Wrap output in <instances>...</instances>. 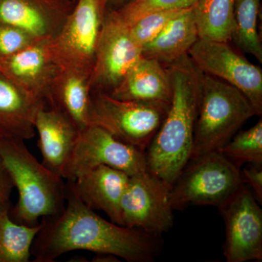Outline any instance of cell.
Here are the masks:
<instances>
[{"label":"cell","instance_id":"cell-1","mask_svg":"<svg viewBox=\"0 0 262 262\" xmlns=\"http://www.w3.org/2000/svg\"><path fill=\"white\" fill-rule=\"evenodd\" d=\"M42 228L33 243L31 254L36 262H53L70 251H89L114 255L128 262H151L160 253V236L105 220L84 204L66 184L64 210L41 220Z\"/></svg>","mask_w":262,"mask_h":262},{"label":"cell","instance_id":"cell-2","mask_svg":"<svg viewBox=\"0 0 262 262\" xmlns=\"http://www.w3.org/2000/svg\"><path fill=\"white\" fill-rule=\"evenodd\" d=\"M172 87L166 116L146 151L147 171L171 187L190 159L203 72L189 55L165 65Z\"/></svg>","mask_w":262,"mask_h":262},{"label":"cell","instance_id":"cell-3","mask_svg":"<svg viewBox=\"0 0 262 262\" xmlns=\"http://www.w3.org/2000/svg\"><path fill=\"white\" fill-rule=\"evenodd\" d=\"M0 158L18 192L16 204L9 210L15 222L35 226L39 219L56 216L64 210L63 179L38 161L24 140L0 138Z\"/></svg>","mask_w":262,"mask_h":262},{"label":"cell","instance_id":"cell-4","mask_svg":"<svg viewBox=\"0 0 262 262\" xmlns=\"http://www.w3.org/2000/svg\"><path fill=\"white\" fill-rule=\"evenodd\" d=\"M254 115L252 105L241 91L217 77L203 73L201 100L190 159L219 151Z\"/></svg>","mask_w":262,"mask_h":262},{"label":"cell","instance_id":"cell-5","mask_svg":"<svg viewBox=\"0 0 262 262\" xmlns=\"http://www.w3.org/2000/svg\"><path fill=\"white\" fill-rule=\"evenodd\" d=\"M241 168L219 151L189 159L170 187L173 210L220 207L244 185Z\"/></svg>","mask_w":262,"mask_h":262},{"label":"cell","instance_id":"cell-6","mask_svg":"<svg viewBox=\"0 0 262 262\" xmlns=\"http://www.w3.org/2000/svg\"><path fill=\"white\" fill-rule=\"evenodd\" d=\"M91 125L103 127L145 152L170 106V103L122 101L100 91H91Z\"/></svg>","mask_w":262,"mask_h":262},{"label":"cell","instance_id":"cell-7","mask_svg":"<svg viewBox=\"0 0 262 262\" xmlns=\"http://www.w3.org/2000/svg\"><path fill=\"white\" fill-rule=\"evenodd\" d=\"M106 0H76L51 48L61 64L91 75L107 12Z\"/></svg>","mask_w":262,"mask_h":262},{"label":"cell","instance_id":"cell-8","mask_svg":"<svg viewBox=\"0 0 262 262\" xmlns=\"http://www.w3.org/2000/svg\"><path fill=\"white\" fill-rule=\"evenodd\" d=\"M100 165L130 177L147 170L145 151L122 142L103 127L90 125L80 131L62 178L75 180Z\"/></svg>","mask_w":262,"mask_h":262},{"label":"cell","instance_id":"cell-9","mask_svg":"<svg viewBox=\"0 0 262 262\" xmlns=\"http://www.w3.org/2000/svg\"><path fill=\"white\" fill-rule=\"evenodd\" d=\"M170 186L147 170L131 176L122 194V226L161 235L173 225Z\"/></svg>","mask_w":262,"mask_h":262},{"label":"cell","instance_id":"cell-10","mask_svg":"<svg viewBox=\"0 0 262 262\" xmlns=\"http://www.w3.org/2000/svg\"><path fill=\"white\" fill-rule=\"evenodd\" d=\"M203 73L213 76L241 91L257 116L262 114V71L228 42L198 38L188 53Z\"/></svg>","mask_w":262,"mask_h":262},{"label":"cell","instance_id":"cell-11","mask_svg":"<svg viewBox=\"0 0 262 262\" xmlns=\"http://www.w3.org/2000/svg\"><path fill=\"white\" fill-rule=\"evenodd\" d=\"M218 209L225 223L227 261H261L262 210L249 188L244 184Z\"/></svg>","mask_w":262,"mask_h":262},{"label":"cell","instance_id":"cell-12","mask_svg":"<svg viewBox=\"0 0 262 262\" xmlns=\"http://www.w3.org/2000/svg\"><path fill=\"white\" fill-rule=\"evenodd\" d=\"M141 57L128 27L107 10L91 72V91L110 94Z\"/></svg>","mask_w":262,"mask_h":262},{"label":"cell","instance_id":"cell-13","mask_svg":"<svg viewBox=\"0 0 262 262\" xmlns=\"http://www.w3.org/2000/svg\"><path fill=\"white\" fill-rule=\"evenodd\" d=\"M62 64L51 40H40L0 61V70L38 103L49 106Z\"/></svg>","mask_w":262,"mask_h":262},{"label":"cell","instance_id":"cell-14","mask_svg":"<svg viewBox=\"0 0 262 262\" xmlns=\"http://www.w3.org/2000/svg\"><path fill=\"white\" fill-rule=\"evenodd\" d=\"M76 0H0V24L21 29L37 40L58 35Z\"/></svg>","mask_w":262,"mask_h":262},{"label":"cell","instance_id":"cell-15","mask_svg":"<svg viewBox=\"0 0 262 262\" xmlns=\"http://www.w3.org/2000/svg\"><path fill=\"white\" fill-rule=\"evenodd\" d=\"M34 127L39 136L42 163L62 178L80 130L58 108L49 106L38 110Z\"/></svg>","mask_w":262,"mask_h":262},{"label":"cell","instance_id":"cell-16","mask_svg":"<svg viewBox=\"0 0 262 262\" xmlns=\"http://www.w3.org/2000/svg\"><path fill=\"white\" fill-rule=\"evenodd\" d=\"M129 178L121 170L100 165L70 181L85 206L104 212L111 222L122 226L120 203Z\"/></svg>","mask_w":262,"mask_h":262},{"label":"cell","instance_id":"cell-17","mask_svg":"<svg viewBox=\"0 0 262 262\" xmlns=\"http://www.w3.org/2000/svg\"><path fill=\"white\" fill-rule=\"evenodd\" d=\"M108 94L122 101L170 103L172 87L163 63L141 57Z\"/></svg>","mask_w":262,"mask_h":262},{"label":"cell","instance_id":"cell-18","mask_svg":"<svg viewBox=\"0 0 262 262\" xmlns=\"http://www.w3.org/2000/svg\"><path fill=\"white\" fill-rule=\"evenodd\" d=\"M38 103L0 70V138L29 140L35 136Z\"/></svg>","mask_w":262,"mask_h":262},{"label":"cell","instance_id":"cell-19","mask_svg":"<svg viewBox=\"0 0 262 262\" xmlns=\"http://www.w3.org/2000/svg\"><path fill=\"white\" fill-rule=\"evenodd\" d=\"M91 75L62 65L49 106L58 108L81 131L91 125Z\"/></svg>","mask_w":262,"mask_h":262},{"label":"cell","instance_id":"cell-20","mask_svg":"<svg viewBox=\"0 0 262 262\" xmlns=\"http://www.w3.org/2000/svg\"><path fill=\"white\" fill-rule=\"evenodd\" d=\"M198 38L192 8H189L174 17L154 39L142 48V57L170 64L187 56Z\"/></svg>","mask_w":262,"mask_h":262},{"label":"cell","instance_id":"cell-21","mask_svg":"<svg viewBox=\"0 0 262 262\" xmlns=\"http://www.w3.org/2000/svg\"><path fill=\"white\" fill-rule=\"evenodd\" d=\"M192 10L199 38L224 42L232 40L233 0H198Z\"/></svg>","mask_w":262,"mask_h":262},{"label":"cell","instance_id":"cell-22","mask_svg":"<svg viewBox=\"0 0 262 262\" xmlns=\"http://www.w3.org/2000/svg\"><path fill=\"white\" fill-rule=\"evenodd\" d=\"M9 210L0 212V262H28L42 222L35 226L17 223L10 216Z\"/></svg>","mask_w":262,"mask_h":262},{"label":"cell","instance_id":"cell-23","mask_svg":"<svg viewBox=\"0 0 262 262\" xmlns=\"http://www.w3.org/2000/svg\"><path fill=\"white\" fill-rule=\"evenodd\" d=\"M261 0H233L234 39L243 51L262 62V45L258 33Z\"/></svg>","mask_w":262,"mask_h":262},{"label":"cell","instance_id":"cell-24","mask_svg":"<svg viewBox=\"0 0 262 262\" xmlns=\"http://www.w3.org/2000/svg\"><path fill=\"white\" fill-rule=\"evenodd\" d=\"M219 151L239 168L245 164L262 163L261 119L248 130L237 131Z\"/></svg>","mask_w":262,"mask_h":262},{"label":"cell","instance_id":"cell-25","mask_svg":"<svg viewBox=\"0 0 262 262\" xmlns=\"http://www.w3.org/2000/svg\"><path fill=\"white\" fill-rule=\"evenodd\" d=\"M198 0H133L117 10H111L120 21L129 27L148 13L160 10H185L192 8Z\"/></svg>","mask_w":262,"mask_h":262},{"label":"cell","instance_id":"cell-26","mask_svg":"<svg viewBox=\"0 0 262 262\" xmlns=\"http://www.w3.org/2000/svg\"><path fill=\"white\" fill-rule=\"evenodd\" d=\"M185 10H160L144 15L127 27L131 38L142 50L163 30L174 17Z\"/></svg>","mask_w":262,"mask_h":262},{"label":"cell","instance_id":"cell-27","mask_svg":"<svg viewBox=\"0 0 262 262\" xmlns=\"http://www.w3.org/2000/svg\"><path fill=\"white\" fill-rule=\"evenodd\" d=\"M37 41L39 40L21 29L0 24V61L21 51Z\"/></svg>","mask_w":262,"mask_h":262},{"label":"cell","instance_id":"cell-28","mask_svg":"<svg viewBox=\"0 0 262 262\" xmlns=\"http://www.w3.org/2000/svg\"><path fill=\"white\" fill-rule=\"evenodd\" d=\"M241 169L243 182L251 191L256 201L262 203V163L246 164Z\"/></svg>","mask_w":262,"mask_h":262},{"label":"cell","instance_id":"cell-29","mask_svg":"<svg viewBox=\"0 0 262 262\" xmlns=\"http://www.w3.org/2000/svg\"><path fill=\"white\" fill-rule=\"evenodd\" d=\"M14 188L9 172L0 158V212L10 208V196Z\"/></svg>","mask_w":262,"mask_h":262},{"label":"cell","instance_id":"cell-30","mask_svg":"<svg viewBox=\"0 0 262 262\" xmlns=\"http://www.w3.org/2000/svg\"><path fill=\"white\" fill-rule=\"evenodd\" d=\"M118 257L107 253H97L93 258L92 261L96 262H116L119 261Z\"/></svg>","mask_w":262,"mask_h":262},{"label":"cell","instance_id":"cell-31","mask_svg":"<svg viewBox=\"0 0 262 262\" xmlns=\"http://www.w3.org/2000/svg\"><path fill=\"white\" fill-rule=\"evenodd\" d=\"M131 1L133 0H106L108 10L119 9Z\"/></svg>","mask_w":262,"mask_h":262}]
</instances>
